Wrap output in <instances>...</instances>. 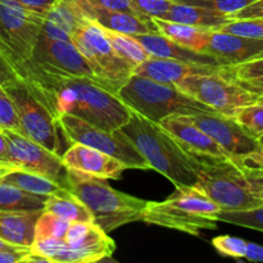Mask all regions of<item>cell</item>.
Segmentation results:
<instances>
[{
  "label": "cell",
  "instance_id": "6da1fadb",
  "mask_svg": "<svg viewBox=\"0 0 263 263\" xmlns=\"http://www.w3.org/2000/svg\"><path fill=\"white\" fill-rule=\"evenodd\" d=\"M21 79L54 118L71 115L113 133L130 117V109L115 94L85 77L55 76L27 62Z\"/></svg>",
  "mask_w": 263,
  "mask_h": 263
},
{
  "label": "cell",
  "instance_id": "7a4b0ae2",
  "mask_svg": "<svg viewBox=\"0 0 263 263\" xmlns=\"http://www.w3.org/2000/svg\"><path fill=\"white\" fill-rule=\"evenodd\" d=\"M145 158L151 170L166 176L175 186H194L202 162L181 148L159 123L130 109V117L118 128Z\"/></svg>",
  "mask_w": 263,
  "mask_h": 263
},
{
  "label": "cell",
  "instance_id": "3957f363",
  "mask_svg": "<svg viewBox=\"0 0 263 263\" xmlns=\"http://www.w3.org/2000/svg\"><path fill=\"white\" fill-rule=\"evenodd\" d=\"M194 186L221 211H244L263 204V171L246 168L233 158H199Z\"/></svg>",
  "mask_w": 263,
  "mask_h": 263
},
{
  "label": "cell",
  "instance_id": "277c9868",
  "mask_svg": "<svg viewBox=\"0 0 263 263\" xmlns=\"http://www.w3.org/2000/svg\"><path fill=\"white\" fill-rule=\"evenodd\" d=\"M68 193L91 213L92 222L105 233L143 218L148 200L117 192L105 179L68 168Z\"/></svg>",
  "mask_w": 263,
  "mask_h": 263
},
{
  "label": "cell",
  "instance_id": "5b68a950",
  "mask_svg": "<svg viewBox=\"0 0 263 263\" xmlns=\"http://www.w3.org/2000/svg\"><path fill=\"white\" fill-rule=\"evenodd\" d=\"M221 208L195 186H177L163 202H148L141 220L149 225L174 229L198 236L216 230Z\"/></svg>",
  "mask_w": 263,
  "mask_h": 263
},
{
  "label": "cell",
  "instance_id": "8992f818",
  "mask_svg": "<svg viewBox=\"0 0 263 263\" xmlns=\"http://www.w3.org/2000/svg\"><path fill=\"white\" fill-rule=\"evenodd\" d=\"M116 97L128 109L157 123L174 113L190 116L200 112H216L182 92L175 85L161 84L135 73L118 90Z\"/></svg>",
  "mask_w": 263,
  "mask_h": 263
},
{
  "label": "cell",
  "instance_id": "52a82bcc",
  "mask_svg": "<svg viewBox=\"0 0 263 263\" xmlns=\"http://www.w3.org/2000/svg\"><path fill=\"white\" fill-rule=\"evenodd\" d=\"M72 43L85 57L95 76L112 94H117L134 74L135 67L116 53L104 28L98 23L86 21L72 35Z\"/></svg>",
  "mask_w": 263,
  "mask_h": 263
},
{
  "label": "cell",
  "instance_id": "ba28073f",
  "mask_svg": "<svg viewBox=\"0 0 263 263\" xmlns=\"http://www.w3.org/2000/svg\"><path fill=\"white\" fill-rule=\"evenodd\" d=\"M44 17L13 0H0V50L17 73L31 59L41 32Z\"/></svg>",
  "mask_w": 263,
  "mask_h": 263
},
{
  "label": "cell",
  "instance_id": "9c48e42d",
  "mask_svg": "<svg viewBox=\"0 0 263 263\" xmlns=\"http://www.w3.org/2000/svg\"><path fill=\"white\" fill-rule=\"evenodd\" d=\"M55 122L58 130H61L71 143L84 144L103 152L120 161L127 168L151 170V166L140 152L117 130L113 133L102 130L81 118L64 113L55 118Z\"/></svg>",
  "mask_w": 263,
  "mask_h": 263
},
{
  "label": "cell",
  "instance_id": "30bf717a",
  "mask_svg": "<svg viewBox=\"0 0 263 263\" xmlns=\"http://www.w3.org/2000/svg\"><path fill=\"white\" fill-rule=\"evenodd\" d=\"M175 86L211 109L231 117L241 107L259 98L231 80L223 67L212 73L187 76Z\"/></svg>",
  "mask_w": 263,
  "mask_h": 263
},
{
  "label": "cell",
  "instance_id": "8fae6325",
  "mask_svg": "<svg viewBox=\"0 0 263 263\" xmlns=\"http://www.w3.org/2000/svg\"><path fill=\"white\" fill-rule=\"evenodd\" d=\"M4 90L14 103L20 118L22 135L40 144L53 153L59 154L61 141L55 118L39 102L23 80L4 86Z\"/></svg>",
  "mask_w": 263,
  "mask_h": 263
},
{
  "label": "cell",
  "instance_id": "7c38bea8",
  "mask_svg": "<svg viewBox=\"0 0 263 263\" xmlns=\"http://www.w3.org/2000/svg\"><path fill=\"white\" fill-rule=\"evenodd\" d=\"M2 131L7 138L9 159L13 168H21L40 175L68 192V167L64 164L61 154L48 151L20 133L10 130Z\"/></svg>",
  "mask_w": 263,
  "mask_h": 263
},
{
  "label": "cell",
  "instance_id": "4fadbf2b",
  "mask_svg": "<svg viewBox=\"0 0 263 263\" xmlns=\"http://www.w3.org/2000/svg\"><path fill=\"white\" fill-rule=\"evenodd\" d=\"M28 62L48 73L61 77H85L105 89L72 41L50 40L40 33L32 57Z\"/></svg>",
  "mask_w": 263,
  "mask_h": 263
},
{
  "label": "cell",
  "instance_id": "5bb4252c",
  "mask_svg": "<svg viewBox=\"0 0 263 263\" xmlns=\"http://www.w3.org/2000/svg\"><path fill=\"white\" fill-rule=\"evenodd\" d=\"M64 241L66 249L61 252L53 263H91L113 261L115 240L104 230L90 222H71Z\"/></svg>",
  "mask_w": 263,
  "mask_h": 263
},
{
  "label": "cell",
  "instance_id": "9a60e30c",
  "mask_svg": "<svg viewBox=\"0 0 263 263\" xmlns=\"http://www.w3.org/2000/svg\"><path fill=\"white\" fill-rule=\"evenodd\" d=\"M187 117L233 159L252 153L258 148V140L249 136L231 116L220 112H200Z\"/></svg>",
  "mask_w": 263,
  "mask_h": 263
},
{
  "label": "cell",
  "instance_id": "2e32d148",
  "mask_svg": "<svg viewBox=\"0 0 263 263\" xmlns=\"http://www.w3.org/2000/svg\"><path fill=\"white\" fill-rule=\"evenodd\" d=\"M204 53L212 57L218 66H238L263 55V40L220 30L211 31Z\"/></svg>",
  "mask_w": 263,
  "mask_h": 263
},
{
  "label": "cell",
  "instance_id": "e0dca14e",
  "mask_svg": "<svg viewBox=\"0 0 263 263\" xmlns=\"http://www.w3.org/2000/svg\"><path fill=\"white\" fill-rule=\"evenodd\" d=\"M159 125L171 134L184 151L197 158H231L212 138L193 123L187 116L174 113L161 120Z\"/></svg>",
  "mask_w": 263,
  "mask_h": 263
},
{
  "label": "cell",
  "instance_id": "ac0fdd59",
  "mask_svg": "<svg viewBox=\"0 0 263 263\" xmlns=\"http://www.w3.org/2000/svg\"><path fill=\"white\" fill-rule=\"evenodd\" d=\"M62 159L68 168L105 180L120 179L123 171L127 170L125 164L113 157L79 143H72Z\"/></svg>",
  "mask_w": 263,
  "mask_h": 263
},
{
  "label": "cell",
  "instance_id": "d6986e66",
  "mask_svg": "<svg viewBox=\"0 0 263 263\" xmlns=\"http://www.w3.org/2000/svg\"><path fill=\"white\" fill-rule=\"evenodd\" d=\"M221 68L222 66H216V64H198L175 61V59L149 57L146 61L135 67L134 73L148 77L161 84L176 85L177 82L192 74L212 73V72L220 71Z\"/></svg>",
  "mask_w": 263,
  "mask_h": 263
},
{
  "label": "cell",
  "instance_id": "ffe728a7",
  "mask_svg": "<svg viewBox=\"0 0 263 263\" xmlns=\"http://www.w3.org/2000/svg\"><path fill=\"white\" fill-rule=\"evenodd\" d=\"M85 15L89 21L98 23L100 27L126 35H140V33L157 32V27L151 20H144L133 13L117 12L104 9L91 4L89 0H80Z\"/></svg>",
  "mask_w": 263,
  "mask_h": 263
},
{
  "label": "cell",
  "instance_id": "44dd1931",
  "mask_svg": "<svg viewBox=\"0 0 263 263\" xmlns=\"http://www.w3.org/2000/svg\"><path fill=\"white\" fill-rule=\"evenodd\" d=\"M133 37L136 39L141 44V46L145 49L146 53L153 58L175 59V61L189 62V63L216 64V66H218L215 59L208 54L185 48V46L172 41L171 39L164 36L159 31L133 35Z\"/></svg>",
  "mask_w": 263,
  "mask_h": 263
},
{
  "label": "cell",
  "instance_id": "7402d4cb",
  "mask_svg": "<svg viewBox=\"0 0 263 263\" xmlns=\"http://www.w3.org/2000/svg\"><path fill=\"white\" fill-rule=\"evenodd\" d=\"M43 211L8 212L0 211V239L13 246L30 248L35 236V225Z\"/></svg>",
  "mask_w": 263,
  "mask_h": 263
},
{
  "label": "cell",
  "instance_id": "603a6c76",
  "mask_svg": "<svg viewBox=\"0 0 263 263\" xmlns=\"http://www.w3.org/2000/svg\"><path fill=\"white\" fill-rule=\"evenodd\" d=\"M161 20L185 23V25L194 26V27L216 31L220 30L223 25L230 22L231 18L228 17V15L220 14L215 10L205 9V8L197 7V5L174 2V4L164 13Z\"/></svg>",
  "mask_w": 263,
  "mask_h": 263
},
{
  "label": "cell",
  "instance_id": "cb8c5ba5",
  "mask_svg": "<svg viewBox=\"0 0 263 263\" xmlns=\"http://www.w3.org/2000/svg\"><path fill=\"white\" fill-rule=\"evenodd\" d=\"M152 21L156 25L157 30L171 39L172 41L185 46V48L192 49V50L204 53L212 30L194 27V26L185 25V23L171 22V21L161 20V18H152Z\"/></svg>",
  "mask_w": 263,
  "mask_h": 263
},
{
  "label": "cell",
  "instance_id": "d4e9b609",
  "mask_svg": "<svg viewBox=\"0 0 263 263\" xmlns=\"http://www.w3.org/2000/svg\"><path fill=\"white\" fill-rule=\"evenodd\" d=\"M0 182L14 185L25 192L37 195H62L67 190L46 177L21 168H0Z\"/></svg>",
  "mask_w": 263,
  "mask_h": 263
},
{
  "label": "cell",
  "instance_id": "484cf974",
  "mask_svg": "<svg viewBox=\"0 0 263 263\" xmlns=\"http://www.w3.org/2000/svg\"><path fill=\"white\" fill-rule=\"evenodd\" d=\"M46 195L25 192L14 185L0 182V211L36 212L45 210Z\"/></svg>",
  "mask_w": 263,
  "mask_h": 263
},
{
  "label": "cell",
  "instance_id": "4316f807",
  "mask_svg": "<svg viewBox=\"0 0 263 263\" xmlns=\"http://www.w3.org/2000/svg\"><path fill=\"white\" fill-rule=\"evenodd\" d=\"M48 212L59 216L68 222H90L92 221L91 213L86 207L71 193L62 195H49L45 200V210Z\"/></svg>",
  "mask_w": 263,
  "mask_h": 263
},
{
  "label": "cell",
  "instance_id": "83f0119b",
  "mask_svg": "<svg viewBox=\"0 0 263 263\" xmlns=\"http://www.w3.org/2000/svg\"><path fill=\"white\" fill-rule=\"evenodd\" d=\"M226 74L257 97L263 94V55L238 66L223 67Z\"/></svg>",
  "mask_w": 263,
  "mask_h": 263
},
{
  "label": "cell",
  "instance_id": "f1b7e54d",
  "mask_svg": "<svg viewBox=\"0 0 263 263\" xmlns=\"http://www.w3.org/2000/svg\"><path fill=\"white\" fill-rule=\"evenodd\" d=\"M104 31L108 40H109L110 45H112L113 49L116 50V53H117L121 58L125 59L126 62L133 64L134 67L139 66V64L143 63L144 61H146V59L151 57L146 53L145 49L141 46V44L139 43L136 39H134L131 35L115 32V31L105 30V28Z\"/></svg>",
  "mask_w": 263,
  "mask_h": 263
},
{
  "label": "cell",
  "instance_id": "f546056e",
  "mask_svg": "<svg viewBox=\"0 0 263 263\" xmlns=\"http://www.w3.org/2000/svg\"><path fill=\"white\" fill-rule=\"evenodd\" d=\"M240 127L252 138L257 139L263 136V99L258 98L256 102L241 107L233 116Z\"/></svg>",
  "mask_w": 263,
  "mask_h": 263
},
{
  "label": "cell",
  "instance_id": "4dcf8cb0",
  "mask_svg": "<svg viewBox=\"0 0 263 263\" xmlns=\"http://www.w3.org/2000/svg\"><path fill=\"white\" fill-rule=\"evenodd\" d=\"M218 222L231 223L241 228L258 230L263 233V204L252 210L221 211L217 216Z\"/></svg>",
  "mask_w": 263,
  "mask_h": 263
},
{
  "label": "cell",
  "instance_id": "1f68e13d",
  "mask_svg": "<svg viewBox=\"0 0 263 263\" xmlns=\"http://www.w3.org/2000/svg\"><path fill=\"white\" fill-rule=\"evenodd\" d=\"M69 225H71V222L63 220L59 216L48 212V211H43L40 217L36 221L35 236L33 238L53 236V238L64 239Z\"/></svg>",
  "mask_w": 263,
  "mask_h": 263
},
{
  "label": "cell",
  "instance_id": "d6a6232c",
  "mask_svg": "<svg viewBox=\"0 0 263 263\" xmlns=\"http://www.w3.org/2000/svg\"><path fill=\"white\" fill-rule=\"evenodd\" d=\"M175 3L197 5L205 9L215 10L220 14L228 15L233 20V15L251 4L254 0H174Z\"/></svg>",
  "mask_w": 263,
  "mask_h": 263
},
{
  "label": "cell",
  "instance_id": "836d02e7",
  "mask_svg": "<svg viewBox=\"0 0 263 263\" xmlns=\"http://www.w3.org/2000/svg\"><path fill=\"white\" fill-rule=\"evenodd\" d=\"M220 31L235 35L247 36L263 40V18H253V20H231L223 25Z\"/></svg>",
  "mask_w": 263,
  "mask_h": 263
},
{
  "label": "cell",
  "instance_id": "e575fe53",
  "mask_svg": "<svg viewBox=\"0 0 263 263\" xmlns=\"http://www.w3.org/2000/svg\"><path fill=\"white\" fill-rule=\"evenodd\" d=\"M247 243L241 238L231 235H221L212 239V246L221 256L235 259H243L246 256Z\"/></svg>",
  "mask_w": 263,
  "mask_h": 263
},
{
  "label": "cell",
  "instance_id": "d590c367",
  "mask_svg": "<svg viewBox=\"0 0 263 263\" xmlns=\"http://www.w3.org/2000/svg\"><path fill=\"white\" fill-rule=\"evenodd\" d=\"M0 130H10L22 134V127L14 103L2 86H0Z\"/></svg>",
  "mask_w": 263,
  "mask_h": 263
},
{
  "label": "cell",
  "instance_id": "8d00e7d4",
  "mask_svg": "<svg viewBox=\"0 0 263 263\" xmlns=\"http://www.w3.org/2000/svg\"><path fill=\"white\" fill-rule=\"evenodd\" d=\"M133 9L144 20L162 18L171 8L174 0H130Z\"/></svg>",
  "mask_w": 263,
  "mask_h": 263
},
{
  "label": "cell",
  "instance_id": "74e56055",
  "mask_svg": "<svg viewBox=\"0 0 263 263\" xmlns=\"http://www.w3.org/2000/svg\"><path fill=\"white\" fill-rule=\"evenodd\" d=\"M67 243L64 239L53 238V236H43V238H33L32 244L30 247V252L37 253L40 256L46 257L51 263L53 259L66 249Z\"/></svg>",
  "mask_w": 263,
  "mask_h": 263
},
{
  "label": "cell",
  "instance_id": "f35d334b",
  "mask_svg": "<svg viewBox=\"0 0 263 263\" xmlns=\"http://www.w3.org/2000/svg\"><path fill=\"white\" fill-rule=\"evenodd\" d=\"M234 161L238 162L239 164H241L246 168L263 171V136L258 139V148L256 151L243 157L235 158Z\"/></svg>",
  "mask_w": 263,
  "mask_h": 263
},
{
  "label": "cell",
  "instance_id": "ab89813d",
  "mask_svg": "<svg viewBox=\"0 0 263 263\" xmlns=\"http://www.w3.org/2000/svg\"><path fill=\"white\" fill-rule=\"evenodd\" d=\"M20 80L22 79L17 73L14 67L12 66V63L8 61L7 57L0 50V86L4 87L7 85L13 84V82L20 81Z\"/></svg>",
  "mask_w": 263,
  "mask_h": 263
},
{
  "label": "cell",
  "instance_id": "60d3db41",
  "mask_svg": "<svg viewBox=\"0 0 263 263\" xmlns=\"http://www.w3.org/2000/svg\"><path fill=\"white\" fill-rule=\"evenodd\" d=\"M13 2L18 3L23 8L31 10V12L37 13V14L45 17V14L53 8L57 0H13Z\"/></svg>",
  "mask_w": 263,
  "mask_h": 263
},
{
  "label": "cell",
  "instance_id": "b9f144b4",
  "mask_svg": "<svg viewBox=\"0 0 263 263\" xmlns=\"http://www.w3.org/2000/svg\"><path fill=\"white\" fill-rule=\"evenodd\" d=\"M41 35L45 37L50 39V40H61V41H72V36L64 30L59 28L50 21L44 18L43 26H41Z\"/></svg>",
  "mask_w": 263,
  "mask_h": 263
},
{
  "label": "cell",
  "instance_id": "7bdbcfd3",
  "mask_svg": "<svg viewBox=\"0 0 263 263\" xmlns=\"http://www.w3.org/2000/svg\"><path fill=\"white\" fill-rule=\"evenodd\" d=\"M263 18V0H254L233 15V20H253Z\"/></svg>",
  "mask_w": 263,
  "mask_h": 263
},
{
  "label": "cell",
  "instance_id": "ee69618b",
  "mask_svg": "<svg viewBox=\"0 0 263 263\" xmlns=\"http://www.w3.org/2000/svg\"><path fill=\"white\" fill-rule=\"evenodd\" d=\"M244 259L251 262H263V246L248 241Z\"/></svg>",
  "mask_w": 263,
  "mask_h": 263
},
{
  "label": "cell",
  "instance_id": "f6af8a7d",
  "mask_svg": "<svg viewBox=\"0 0 263 263\" xmlns=\"http://www.w3.org/2000/svg\"><path fill=\"white\" fill-rule=\"evenodd\" d=\"M0 168H13L10 164L7 138L2 130H0Z\"/></svg>",
  "mask_w": 263,
  "mask_h": 263
},
{
  "label": "cell",
  "instance_id": "bcb514c9",
  "mask_svg": "<svg viewBox=\"0 0 263 263\" xmlns=\"http://www.w3.org/2000/svg\"><path fill=\"white\" fill-rule=\"evenodd\" d=\"M30 252L28 251H21V252H8V251H0V263H18L22 262L23 257Z\"/></svg>",
  "mask_w": 263,
  "mask_h": 263
},
{
  "label": "cell",
  "instance_id": "7dc6e473",
  "mask_svg": "<svg viewBox=\"0 0 263 263\" xmlns=\"http://www.w3.org/2000/svg\"><path fill=\"white\" fill-rule=\"evenodd\" d=\"M30 248H23V247L13 246V244L8 243V241L0 239V251H8V252H21V251H28Z\"/></svg>",
  "mask_w": 263,
  "mask_h": 263
},
{
  "label": "cell",
  "instance_id": "c3c4849f",
  "mask_svg": "<svg viewBox=\"0 0 263 263\" xmlns=\"http://www.w3.org/2000/svg\"><path fill=\"white\" fill-rule=\"evenodd\" d=\"M259 98H262V99H263V94H262V95H261V97H259Z\"/></svg>",
  "mask_w": 263,
  "mask_h": 263
},
{
  "label": "cell",
  "instance_id": "681fc988",
  "mask_svg": "<svg viewBox=\"0 0 263 263\" xmlns=\"http://www.w3.org/2000/svg\"><path fill=\"white\" fill-rule=\"evenodd\" d=\"M262 195H263V193H262Z\"/></svg>",
  "mask_w": 263,
  "mask_h": 263
}]
</instances>
